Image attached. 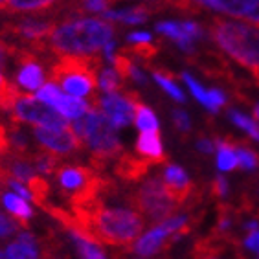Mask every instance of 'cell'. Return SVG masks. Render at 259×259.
<instances>
[{
    "mask_svg": "<svg viewBox=\"0 0 259 259\" xmlns=\"http://www.w3.org/2000/svg\"><path fill=\"white\" fill-rule=\"evenodd\" d=\"M173 121H175V127H177L180 133H190V127H191L190 116L186 114L184 110H180V109L173 110Z\"/></svg>",
    "mask_w": 259,
    "mask_h": 259,
    "instance_id": "cell-37",
    "label": "cell"
},
{
    "mask_svg": "<svg viewBox=\"0 0 259 259\" xmlns=\"http://www.w3.org/2000/svg\"><path fill=\"white\" fill-rule=\"evenodd\" d=\"M226 191H228V182H226L225 177H217V179L213 180V184H211V193L215 195V197H225Z\"/></svg>",
    "mask_w": 259,
    "mask_h": 259,
    "instance_id": "cell-39",
    "label": "cell"
},
{
    "mask_svg": "<svg viewBox=\"0 0 259 259\" xmlns=\"http://www.w3.org/2000/svg\"><path fill=\"white\" fill-rule=\"evenodd\" d=\"M217 147H219V155H217V165H219V169L230 171V169H234V167H237V156H235L232 140L217 138Z\"/></svg>",
    "mask_w": 259,
    "mask_h": 259,
    "instance_id": "cell-24",
    "label": "cell"
},
{
    "mask_svg": "<svg viewBox=\"0 0 259 259\" xmlns=\"http://www.w3.org/2000/svg\"><path fill=\"white\" fill-rule=\"evenodd\" d=\"M228 116H230V120L234 121L237 127H241L243 131H246L250 136L254 140H259V125L255 123V121H252L248 118V116H244L243 112H239V110H228Z\"/></svg>",
    "mask_w": 259,
    "mask_h": 259,
    "instance_id": "cell-30",
    "label": "cell"
},
{
    "mask_svg": "<svg viewBox=\"0 0 259 259\" xmlns=\"http://www.w3.org/2000/svg\"><path fill=\"white\" fill-rule=\"evenodd\" d=\"M180 26H182V30L190 35L193 40L204 39V30H202L197 22H193V20H182V22H180Z\"/></svg>",
    "mask_w": 259,
    "mask_h": 259,
    "instance_id": "cell-36",
    "label": "cell"
},
{
    "mask_svg": "<svg viewBox=\"0 0 259 259\" xmlns=\"http://www.w3.org/2000/svg\"><path fill=\"white\" fill-rule=\"evenodd\" d=\"M191 2H193L200 11H202V8H211V10H213V0H191Z\"/></svg>",
    "mask_w": 259,
    "mask_h": 259,
    "instance_id": "cell-43",
    "label": "cell"
},
{
    "mask_svg": "<svg viewBox=\"0 0 259 259\" xmlns=\"http://www.w3.org/2000/svg\"><path fill=\"white\" fill-rule=\"evenodd\" d=\"M2 200H4L6 208L15 215V219L20 223V226H22V228H28V221H30V217H31V208L28 206V202H24L26 199H22L20 195L6 193L4 197H2Z\"/></svg>",
    "mask_w": 259,
    "mask_h": 259,
    "instance_id": "cell-20",
    "label": "cell"
},
{
    "mask_svg": "<svg viewBox=\"0 0 259 259\" xmlns=\"http://www.w3.org/2000/svg\"><path fill=\"white\" fill-rule=\"evenodd\" d=\"M33 135L37 138V142L40 144V147L46 151H50L57 156H65L70 153H75L83 147V142L72 127H40L37 125L33 129Z\"/></svg>",
    "mask_w": 259,
    "mask_h": 259,
    "instance_id": "cell-9",
    "label": "cell"
},
{
    "mask_svg": "<svg viewBox=\"0 0 259 259\" xmlns=\"http://www.w3.org/2000/svg\"><path fill=\"white\" fill-rule=\"evenodd\" d=\"M167 241H169V234H167L162 226H156V228H153L149 234L144 235V237L129 250H133V252L138 255H153V254H158L162 248H169V243H167Z\"/></svg>",
    "mask_w": 259,
    "mask_h": 259,
    "instance_id": "cell-16",
    "label": "cell"
},
{
    "mask_svg": "<svg viewBox=\"0 0 259 259\" xmlns=\"http://www.w3.org/2000/svg\"><path fill=\"white\" fill-rule=\"evenodd\" d=\"M254 118L259 121V103H255V105H254Z\"/></svg>",
    "mask_w": 259,
    "mask_h": 259,
    "instance_id": "cell-44",
    "label": "cell"
},
{
    "mask_svg": "<svg viewBox=\"0 0 259 259\" xmlns=\"http://www.w3.org/2000/svg\"><path fill=\"white\" fill-rule=\"evenodd\" d=\"M70 235H72V241H74L75 250L79 252L81 259H105L103 252L98 246H94V243H90L85 237H81L74 232H70Z\"/></svg>",
    "mask_w": 259,
    "mask_h": 259,
    "instance_id": "cell-28",
    "label": "cell"
},
{
    "mask_svg": "<svg viewBox=\"0 0 259 259\" xmlns=\"http://www.w3.org/2000/svg\"><path fill=\"white\" fill-rule=\"evenodd\" d=\"M61 96V90L57 89V85L55 83H52V81H48L46 85H42L39 89V92H37V98H39L40 101H45V103L52 105L55 109V103H57V100H59Z\"/></svg>",
    "mask_w": 259,
    "mask_h": 259,
    "instance_id": "cell-32",
    "label": "cell"
},
{
    "mask_svg": "<svg viewBox=\"0 0 259 259\" xmlns=\"http://www.w3.org/2000/svg\"><path fill=\"white\" fill-rule=\"evenodd\" d=\"M158 8L151 4H138L131 10H121V11H105V19L109 20H121L127 24H142L147 22L151 15L158 13Z\"/></svg>",
    "mask_w": 259,
    "mask_h": 259,
    "instance_id": "cell-17",
    "label": "cell"
},
{
    "mask_svg": "<svg viewBox=\"0 0 259 259\" xmlns=\"http://www.w3.org/2000/svg\"><path fill=\"white\" fill-rule=\"evenodd\" d=\"M61 0H6L0 4L2 13H10V15H20V13H42L59 4Z\"/></svg>",
    "mask_w": 259,
    "mask_h": 259,
    "instance_id": "cell-14",
    "label": "cell"
},
{
    "mask_svg": "<svg viewBox=\"0 0 259 259\" xmlns=\"http://www.w3.org/2000/svg\"><path fill=\"white\" fill-rule=\"evenodd\" d=\"M232 145H234L235 156H237V165H239L241 169L250 171V169H255V167H257L259 155L255 153V151H252L250 147L243 145L241 142H235V140H232Z\"/></svg>",
    "mask_w": 259,
    "mask_h": 259,
    "instance_id": "cell-25",
    "label": "cell"
},
{
    "mask_svg": "<svg viewBox=\"0 0 259 259\" xmlns=\"http://www.w3.org/2000/svg\"><path fill=\"white\" fill-rule=\"evenodd\" d=\"M246 246H248L250 250H255V252H259V232H257V230L248 235V239H246Z\"/></svg>",
    "mask_w": 259,
    "mask_h": 259,
    "instance_id": "cell-41",
    "label": "cell"
},
{
    "mask_svg": "<svg viewBox=\"0 0 259 259\" xmlns=\"http://www.w3.org/2000/svg\"><path fill=\"white\" fill-rule=\"evenodd\" d=\"M162 180H164V186L167 193H169V197L179 204L180 209L190 206L193 200H197L193 197L195 186L190 182L188 175L184 173L182 167H179V165H167Z\"/></svg>",
    "mask_w": 259,
    "mask_h": 259,
    "instance_id": "cell-10",
    "label": "cell"
},
{
    "mask_svg": "<svg viewBox=\"0 0 259 259\" xmlns=\"http://www.w3.org/2000/svg\"><path fill=\"white\" fill-rule=\"evenodd\" d=\"M19 46L6 42L4 39H0V70H6L8 66V57H15Z\"/></svg>",
    "mask_w": 259,
    "mask_h": 259,
    "instance_id": "cell-34",
    "label": "cell"
},
{
    "mask_svg": "<svg viewBox=\"0 0 259 259\" xmlns=\"http://www.w3.org/2000/svg\"><path fill=\"white\" fill-rule=\"evenodd\" d=\"M55 109L59 110L61 114L66 116V118H70V120H75V118H79V116H83L87 112V110L90 109V103H87V101L79 100V98H75V96H65L61 94L59 100H57V103H55Z\"/></svg>",
    "mask_w": 259,
    "mask_h": 259,
    "instance_id": "cell-19",
    "label": "cell"
},
{
    "mask_svg": "<svg viewBox=\"0 0 259 259\" xmlns=\"http://www.w3.org/2000/svg\"><path fill=\"white\" fill-rule=\"evenodd\" d=\"M140 96L133 90L125 89L123 92H105V96L98 98L92 92L90 94V107L100 109L107 120L114 125L116 129L127 127L135 118V101Z\"/></svg>",
    "mask_w": 259,
    "mask_h": 259,
    "instance_id": "cell-8",
    "label": "cell"
},
{
    "mask_svg": "<svg viewBox=\"0 0 259 259\" xmlns=\"http://www.w3.org/2000/svg\"><path fill=\"white\" fill-rule=\"evenodd\" d=\"M101 59L98 55H59L50 66L48 81L63 87L65 92L75 98L90 96L98 89V72Z\"/></svg>",
    "mask_w": 259,
    "mask_h": 259,
    "instance_id": "cell-4",
    "label": "cell"
},
{
    "mask_svg": "<svg viewBox=\"0 0 259 259\" xmlns=\"http://www.w3.org/2000/svg\"><path fill=\"white\" fill-rule=\"evenodd\" d=\"M26 186H28V191H30V195H31V200L37 202L40 208H45V206L48 204V200H50V193H52L50 184H48L42 177L33 175V177L26 182Z\"/></svg>",
    "mask_w": 259,
    "mask_h": 259,
    "instance_id": "cell-22",
    "label": "cell"
},
{
    "mask_svg": "<svg viewBox=\"0 0 259 259\" xmlns=\"http://www.w3.org/2000/svg\"><path fill=\"white\" fill-rule=\"evenodd\" d=\"M131 204L140 215H145L149 223H162L179 211V204L169 197L164 180L158 177L147 179L135 193L131 195Z\"/></svg>",
    "mask_w": 259,
    "mask_h": 259,
    "instance_id": "cell-5",
    "label": "cell"
},
{
    "mask_svg": "<svg viewBox=\"0 0 259 259\" xmlns=\"http://www.w3.org/2000/svg\"><path fill=\"white\" fill-rule=\"evenodd\" d=\"M213 10L248 20L250 24L259 28V0H213Z\"/></svg>",
    "mask_w": 259,
    "mask_h": 259,
    "instance_id": "cell-13",
    "label": "cell"
},
{
    "mask_svg": "<svg viewBox=\"0 0 259 259\" xmlns=\"http://www.w3.org/2000/svg\"><path fill=\"white\" fill-rule=\"evenodd\" d=\"M182 79L186 81V85L190 87L191 94H193L195 98H197V100L200 101V103L204 105L206 103V90L202 89V87H200L199 83H197V81H195L193 77H191V75L188 74V72H184V74H182Z\"/></svg>",
    "mask_w": 259,
    "mask_h": 259,
    "instance_id": "cell-35",
    "label": "cell"
},
{
    "mask_svg": "<svg viewBox=\"0 0 259 259\" xmlns=\"http://www.w3.org/2000/svg\"><path fill=\"white\" fill-rule=\"evenodd\" d=\"M2 2H6V0H0V4H2Z\"/></svg>",
    "mask_w": 259,
    "mask_h": 259,
    "instance_id": "cell-46",
    "label": "cell"
},
{
    "mask_svg": "<svg viewBox=\"0 0 259 259\" xmlns=\"http://www.w3.org/2000/svg\"><path fill=\"white\" fill-rule=\"evenodd\" d=\"M55 175H57V180H59L61 191L68 199L77 191L85 190L98 173L94 169L87 167V165H59Z\"/></svg>",
    "mask_w": 259,
    "mask_h": 259,
    "instance_id": "cell-11",
    "label": "cell"
},
{
    "mask_svg": "<svg viewBox=\"0 0 259 259\" xmlns=\"http://www.w3.org/2000/svg\"><path fill=\"white\" fill-rule=\"evenodd\" d=\"M160 165L156 160L145 158V156H133V155H125L121 153L116 160V175L120 179L127 180V182H136V180L144 179L145 175L149 173L151 167Z\"/></svg>",
    "mask_w": 259,
    "mask_h": 259,
    "instance_id": "cell-12",
    "label": "cell"
},
{
    "mask_svg": "<svg viewBox=\"0 0 259 259\" xmlns=\"http://www.w3.org/2000/svg\"><path fill=\"white\" fill-rule=\"evenodd\" d=\"M226 103V98L225 94L217 89H211V90H206V109L211 110V112H217V110Z\"/></svg>",
    "mask_w": 259,
    "mask_h": 259,
    "instance_id": "cell-33",
    "label": "cell"
},
{
    "mask_svg": "<svg viewBox=\"0 0 259 259\" xmlns=\"http://www.w3.org/2000/svg\"><path fill=\"white\" fill-rule=\"evenodd\" d=\"M160 42H153V40H147V42H131L127 48H123V54L131 55V57H136V59L144 61V63H149L151 59H155L158 55Z\"/></svg>",
    "mask_w": 259,
    "mask_h": 259,
    "instance_id": "cell-21",
    "label": "cell"
},
{
    "mask_svg": "<svg viewBox=\"0 0 259 259\" xmlns=\"http://www.w3.org/2000/svg\"><path fill=\"white\" fill-rule=\"evenodd\" d=\"M55 20H39V19H19L4 22L0 26V35L19 42L17 46L28 48L35 54L50 52L48 39L54 30Z\"/></svg>",
    "mask_w": 259,
    "mask_h": 259,
    "instance_id": "cell-6",
    "label": "cell"
},
{
    "mask_svg": "<svg viewBox=\"0 0 259 259\" xmlns=\"http://www.w3.org/2000/svg\"><path fill=\"white\" fill-rule=\"evenodd\" d=\"M209 37L228 57L248 70L259 85V30L241 22L213 19L209 22Z\"/></svg>",
    "mask_w": 259,
    "mask_h": 259,
    "instance_id": "cell-2",
    "label": "cell"
},
{
    "mask_svg": "<svg viewBox=\"0 0 259 259\" xmlns=\"http://www.w3.org/2000/svg\"><path fill=\"white\" fill-rule=\"evenodd\" d=\"M144 2H149L151 6H155L158 10L175 8V10L184 11V13H200V10L191 2V0H144Z\"/></svg>",
    "mask_w": 259,
    "mask_h": 259,
    "instance_id": "cell-29",
    "label": "cell"
},
{
    "mask_svg": "<svg viewBox=\"0 0 259 259\" xmlns=\"http://www.w3.org/2000/svg\"><path fill=\"white\" fill-rule=\"evenodd\" d=\"M116 28L109 19H75L55 22L48 48L57 55H89L114 39Z\"/></svg>",
    "mask_w": 259,
    "mask_h": 259,
    "instance_id": "cell-1",
    "label": "cell"
},
{
    "mask_svg": "<svg viewBox=\"0 0 259 259\" xmlns=\"http://www.w3.org/2000/svg\"><path fill=\"white\" fill-rule=\"evenodd\" d=\"M136 151L145 158L156 160L158 164H167V156L164 155L158 131H142L136 140Z\"/></svg>",
    "mask_w": 259,
    "mask_h": 259,
    "instance_id": "cell-15",
    "label": "cell"
},
{
    "mask_svg": "<svg viewBox=\"0 0 259 259\" xmlns=\"http://www.w3.org/2000/svg\"><path fill=\"white\" fill-rule=\"evenodd\" d=\"M100 85L103 89V92H123L127 89L125 79L116 72V68L100 70Z\"/></svg>",
    "mask_w": 259,
    "mask_h": 259,
    "instance_id": "cell-26",
    "label": "cell"
},
{
    "mask_svg": "<svg viewBox=\"0 0 259 259\" xmlns=\"http://www.w3.org/2000/svg\"><path fill=\"white\" fill-rule=\"evenodd\" d=\"M156 31H158V33H162V35H167V37H171L173 40L182 39V37H190V35L182 30L180 22H171V20L158 22V24H156Z\"/></svg>",
    "mask_w": 259,
    "mask_h": 259,
    "instance_id": "cell-31",
    "label": "cell"
},
{
    "mask_svg": "<svg viewBox=\"0 0 259 259\" xmlns=\"http://www.w3.org/2000/svg\"><path fill=\"white\" fill-rule=\"evenodd\" d=\"M197 147H199V151L206 153V155H209V153H213V144H211L209 140H206V138H200V140H199V144H197Z\"/></svg>",
    "mask_w": 259,
    "mask_h": 259,
    "instance_id": "cell-42",
    "label": "cell"
},
{
    "mask_svg": "<svg viewBox=\"0 0 259 259\" xmlns=\"http://www.w3.org/2000/svg\"><path fill=\"white\" fill-rule=\"evenodd\" d=\"M155 79H156V83H158V85L171 96V98H175V100L180 101V103L186 100L184 94H182V90L179 89V85H177V83H175V75L171 74V72H167V70H162V68L155 70Z\"/></svg>",
    "mask_w": 259,
    "mask_h": 259,
    "instance_id": "cell-27",
    "label": "cell"
},
{
    "mask_svg": "<svg viewBox=\"0 0 259 259\" xmlns=\"http://www.w3.org/2000/svg\"><path fill=\"white\" fill-rule=\"evenodd\" d=\"M11 121L15 123H33L40 127H68L65 116L52 105L40 101L39 98H33L30 94H20L11 109Z\"/></svg>",
    "mask_w": 259,
    "mask_h": 259,
    "instance_id": "cell-7",
    "label": "cell"
},
{
    "mask_svg": "<svg viewBox=\"0 0 259 259\" xmlns=\"http://www.w3.org/2000/svg\"><path fill=\"white\" fill-rule=\"evenodd\" d=\"M72 129L90 149V164L96 171H103L123 153V147L114 133L116 127L96 107H90L85 114L75 118Z\"/></svg>",
    "mask_w": 259,
    "mask_h": 259,
    "instance_id": "cell-3",
    "label": "cell"
},
{
    "mask_svg": "<svg viewBox=\"0 0 259 259\" xmlns=\"http://www.w3.org/2000/svg\"><path fill=\"white\" fill-rule=\"evenodd\" d=\"M17 226L13 225V221H10L2 211H0V237H8V235L15 234Z\"/></svg>",
    "mask_w": 259,
    "mask_h": 259,
    "instance_id": "cell-38",
    "label": "cell"
},
{
    "mask_svg": "<svg viewBox=\"0 0 259 259\" xmlns=\"http://www.w3.org/2000/svg\"><path fill=\"white\" fill-rule=\"evenodd\" d=\"M135 121L140 131H158V120L155 112L140 101V98L135 101Z\"/></svg>",
    "mask_w": 259,
    "mask_h": 259,
    "instance_id": "cell-23",
    "label": "cell"
},
{
    "mask_svg": "<svg viewBox=\"0 0 259 259\" xmlns=\"http://www.w3.org/2000/svg\"><path fill=\"white\" fill-rule=\"evenodd\" d=\"M147 40H153L151 33H145V31H136V33L129 35V42H147Z\"/></svg>",
    "mask_w": 259,
    "mask_h": 259,
    "instance_id": "cell-40",
    "label": "cell"
},
{
    "mask_svg": "<svg viewBox=\"0 0 259 259\" xmlns=\"http://www.w3.org/2000/svg\"><path fill=\"white\" fill-rule=\"evenodd\" d=\"M6 257L8 259H39V252H37V246H35V243H33V237H31L28 232H22V234L19 235V241L8 246Z\"/></svg>",
    "mask_w": 259,
    "mask_h": 259,
    "instance_id": "cell-18",
    "label": "cell"
},
{
    "mask_svg": "<svg viewBox=\"0 0 259 259\" xmlns=\"http://www.w3.org/2000/svg\"><path fill=\"white\" fill-rule=\"evenodd\" d=\"M0 259H6V255H4V254H0Z\"/></svg>",
    "mask_w": 259,
    "mask_h": 259,
    "instance_id": "cell-45",
    "label": "cell"
}]
</instances>
